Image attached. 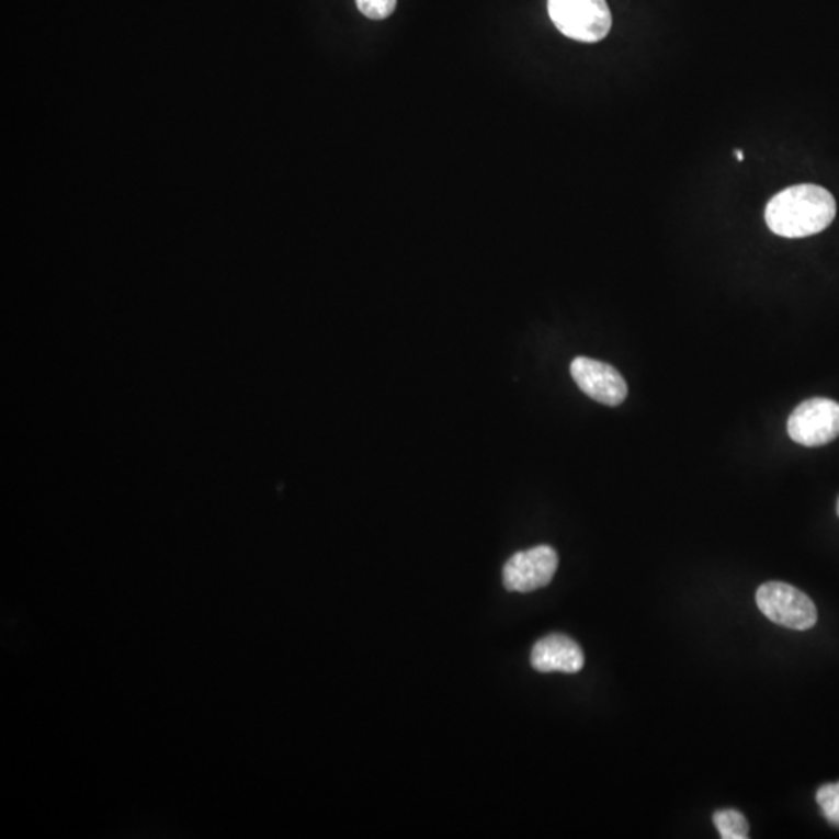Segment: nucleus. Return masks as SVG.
Listing matches in <instances>:
<instances>
[{
  "mask_svg": "<svg viewBox=\"0 0 839 839\" xmlns=\"http://www.w3.org/2000/svg\"><path fill=\"white\" fill-rule=\"evenodd\" d=\"M736 156H737V160H740V162L741 160L745 159L744 152H741L740 149H738V151L736 152Z\"/></svg>",
  "mask_w": 839,
  "mask_h": 839,
  "instance_id": "11",
  "label": "nucleus"
},
{
  "mask_svg": "<svg viewBox=\"0 0 839 839\" xmlns=\"http://www.w3.org/2000/svg\"><path fill=\"white\" fill-rule=\"evenodd\" d=\"M558 569V554L551 546H536L518 552L502 570L507 591L532 592L547 587Z\"/></svg>",
  "mask_w": 839,
  "mask_h": 839,
  "instance_id": "5",
  "label": "nucleus"
},
{
  "mask_svg": "<svg viewBox=\"0 0 839 839\" xmlns=\"http://www.w3.org/2000/svg\"><path fill=\"white\" fill-rule=\"evenodd\" d=\"M555 27L578 43L605 39L613 25L606 0H547Z\"/></svg>",
  "mask_w": 839,
  "mask_h": 839,
  "instance_id": "2",
  "label": "nucleus"
},
{
  "mask_svg": "<svg viewBox=\"0 0 839 839\" xmlns=\"http://www.w3.org/2000/svg\"><path fill=\"white\" fill-rule=\"evenodd\" d=\"M531 662L541 673H577L583 669L585 655L580 645L565 634H549L533 645Z\"/></svg>",
  "mask_w": 839,
  "mask_h": 839,
  "instance_id": "7",
  "label": "nucleus"
},
{
  "mask_svg": "<svg viewBox=\"0 0 839 839\" xmlns=\"http://www.w3.org/2000/svg\"><path fill=\"white\" fill-rule=\"evenodd\" d=\"M816 801L827 823L839 829V782L820 786Z\"/></svg>",
  "mask_w": 839,
  "mask_h": 839,
  "instance_id": "9",
  "label": "nucleus"
},
{
  "mask_svg": "<svg viewBox=\"0 0 839 839\" xmlns=\"http://www.w3.org/2000/svg\"><path fill=\"white\" fill-rule=\"evenodd\" d=\"M714 824L723 839L749 838L748 820H746L744 813L734 810V808L715 812Z\"/></svg>",
  "mask_w": 839,
  "mask_h": 839,
  "instance_id": "8",
  "label": "nucleus"
},
{
  "mask_svg": "<svg viewBox=\"0 0 839 839\" xmlns=\"http://www.w3.org/2000/svg\"><path fill=\"white\" fill-rule=\"evenodd\" d=\"M756 602L774 624L805 632L818 622V610L807 594L782 581H768L757 589Z\"/></svg>",
  "mask_w": 839,
  "mask_h": 839,
  "instance_id": "3",
  "label": "nucleus"
},
{
  "mask_svg": "<svg viewBox=\"0 0 839 839\" xmlns=\"http://www.w3.org/2000/svg\"><path fill=\"white\" fill-rule=\"evenodd\" d=\"M789 435L802 446H823L839 438V403L810 398L790 416Z\"/></svg>",
  "mask_w": 839,
  "mask_h": 839,
  "instance_id": "4",
  "label": "nucleus"
},
{
  "mask_svg": "<svg viewBox=\"0 0 839 839\" xmlns=\"http://www.w3.org/2000/svg\"><path fill=\"white\" fill-rule=\"evenodd\" d=\"M570 375L589 398L611 408L622 405L628 395L624 376L602 361L578 356L570 364Z\"/></svg>",
  "mask_w": 839,
  "mask_h": 839,
  "instance_id": "6",
  "label": "nucleus"
},
{
  "mask_svg": "<svg viewBox=\"0 0 839 839\" xmlns=\"http://www.w3.org/2000/svg\"><path fill=\"white\" fill-rule=\"evenodd\" d=\"M356 5L365 18L382 21L397 9V0H356Z\"/></svg>",
  "mask_w": 839,
  "mask_h": 839,
  "instance_id": "10",
  "label": "nucleus"
},
{
  "mask_svg": "<svg viewBox=\"0 0 839 839\" xmlns=\"http://www.w3.org/2000/svg\"><path fill=\"white\" fill-rule=\"evenodd\" d=\"M837 513H838V517H839V499H838V503H837Z\"/></svg>",
  "mask_w": 839,
  "mask_h": 839,
  "instance_id": "12",
  "label": "nucleus"
},
{
  "mask_svg": "<svg viewBox=\"0 0 839 839\" xmlns=\"http://www.w3.org/2000/svg\"><path fill=\"white\" fill-rule=\"evenodd\" d=\"M837 216V201L829 190L815 184L782 190L764 208L771 233L783 238L812 237L826 230Z\"/></svg>",
  "mask_w": 839,
  "mask_h": 839,
  "instance_id": "1",
  "label": "nucleus"
}]
</instances>
